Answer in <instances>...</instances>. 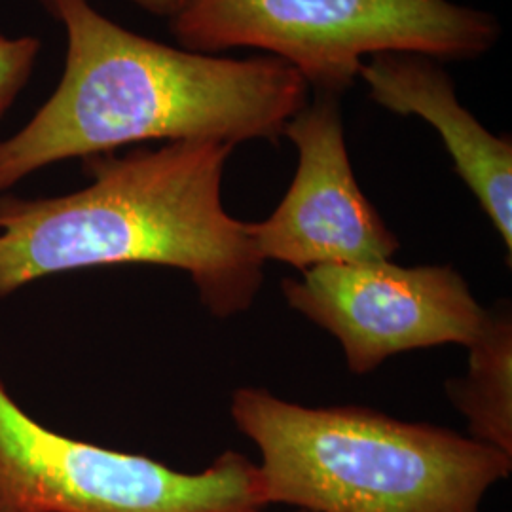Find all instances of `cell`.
<instances>
[{
	"mask_svg": "<svg viewBox=\"0 0 512 512\" xmlns=\"http://www.w3.org/2000/svg\"><path fill=\"white\" fill-rule=\"evenodd\" d=\"M234 145L175 141L86 158L90 183L54 198L0 196V298L38 279L152 264L192 277L203 306L245 311L264 279L249 222L222 205Z\"/></svg>",
	"mask_w": 512,
	"mask_h": 512,
	"instance_id": "2",
	"label": "cell"
},
{
	"mask_svg": "<svg viewBox=\"0 0 512 512\" xmlns=\"http://www.w3.org/2000/svg\"><path fill=\"white\" fill-rule=\"evenodd\" d=\"M131 2H135L152 16L173 19L183 14L194 0H131Z\"/></svg>",
	"mask_w": 512,
	"mask_h": 512,
	"instance_id": "11",
	"label": "cell"
},
{
	"mask_svg": "<svg viewBox=\"0 0 512 512\" xmlns=\"http://www.w3.org/2000/svg\"><path fill=\"white\" fill-rule=\"evenodd\" d=\"M38 52V38L0 37V116L12 107L19 92L31 78Z\"/></svg>",
	"mask_w": 512,
	"mask_h": 512,
	"instance_id": "10",
	"label": "cell"
},
{
	"mask_svg": "<svg viewBox=\"0 0 512 512\" xmlns=\"http://www.w3.org/2000/svg\"><path fill=\"white\" fill-rule=\"evenodd\" d=\"M171 33L200 54L268 52L313 90L340 95L368 55L469 61L494 48L501 23L452 0H194Z\"/></svg>",
	"mask_w": 512,
	"mask_h": 512,
	"instance_id": "4",
	"label": "cell"
},
{
	"mask_svg": "<svg viewBox=\"0 0 512 512\" xmlns=\"http://www.w3.org/2000/svg\"><path fill=\"white\" fill-rule=\"evenodd\" d=\"M67 31L54 95L0 141V196L71 158L145 141L277 143L310 86L285 61L232 59L165 46L99 14L90 0H40Z\"/></svg>",
	"mask_w": 512,
	"mask_h": 512,
	"instance_id": "1",
	"label": "cell"
},
{
	"mask_svg": "<svg viewBox=\"0 0 512 512\" xmlns=\"http://www.w3.org/2000/svg\"><path fill=\"white\" fill-rule=\"evenodd\" d=\"M253 512H264V509H258V511H253ZM298 512H304V511H298Z\"/></svg>",
	"mask_w": 512,
	"mask_h": 512,
	"instance_id": "12",
	"label": "cell"
},
{
	"mask_svg": "<svg viewBox=\"0 0 512 512\" xmlns=\"http://www.w3.org/2000/svg\"><path fill=\"white\" fill-rule=\"evenodd\" d=\"M359 78L380 107L420 116L439 131L459 177L494 222L512 251V141L497 137L459 103L452 78L431 57L378 54L365 61Z\"/></svg>",
	"mask_w": 512,
	"mask_h": 512,
	"instance_id": "8",
	"label": "cell"
},
{
	"mask_svg": "<svg viewBox=\"0 0 512 512\" xmlns=\"http://www.w3.org/2000/svg\"><path fill=\"white\" fill-rule=\"evenodd\" d=\"M258 465L224 452L202 473L59 435L0 380V512H253Z\"/></svg>",
	"mask_w": 512,
	"mask_h": 512,
	"instance_id": "5",
	"label": "cell"
},
{
	"mask_svg": "<svg viewBox=\"0 0 512 512\" xmlns=\"http://www.w3.org/2000/svg\"><path fill=\"white\" fill-rule=\"evenodd\" d=\"M340 95L317 92L289 120L298 169L274 213L249 230L262 260L306 272L330 264L389 260L401 247L359 188L349 164Z\"/></svg>",
	"mask_w": 512,
	"mask_h": 512,
	"instance_id": "7",
	"label": "cell"
},
{
	"mask_svg": "<svg viewBox=\"0 0 512 512\" xmlns=\"http://www.w3.org/2000/svg\"><path fill=\"white\" fill-rule=\"evenodd\" d=\"M469 348V374L448 385L450 399L467 416L476 440L512 458L511 317L505 311L490 313Z\"/></svg>",
	"mask_w": 512,
	"mask_h": 512,
	"instance_id": "9",
	"label": "cell"
},
{
	"mask_svg": "<svg viewBox=\"0 0 512 512\" xmlns=\"http://www.w3.org/2000/svg\"><path fill=\"white\" fill-rule=\"evenodd\" d=\"M283 293L291 308L342 344L355 374L412 349L469 348L490 315L448 266L403 268L389 260L317 266L302 279H285Z\"/></svg>",
	"mask_w": 512,
	"mask_h": 512,
	"instance_id": "6",
	"label": "cell"
},
{
	"mask_svg": "<svg viewBox=\"0 0 512 512\" xmlns=\"http://www.w3.org/2000/svg\"><path fill=\"white\" fill-rule=\"evenodd\" d=\"M232 420L260 450L266 503L304 512H480L511 475L490 444L359 406L306 408L260 387L232 397Z\"/></svg>",
	"mask_w": 512,
	"mask_h": 512,
	"instance_id": "3",
	"label": "cell"
}]
</instances>
